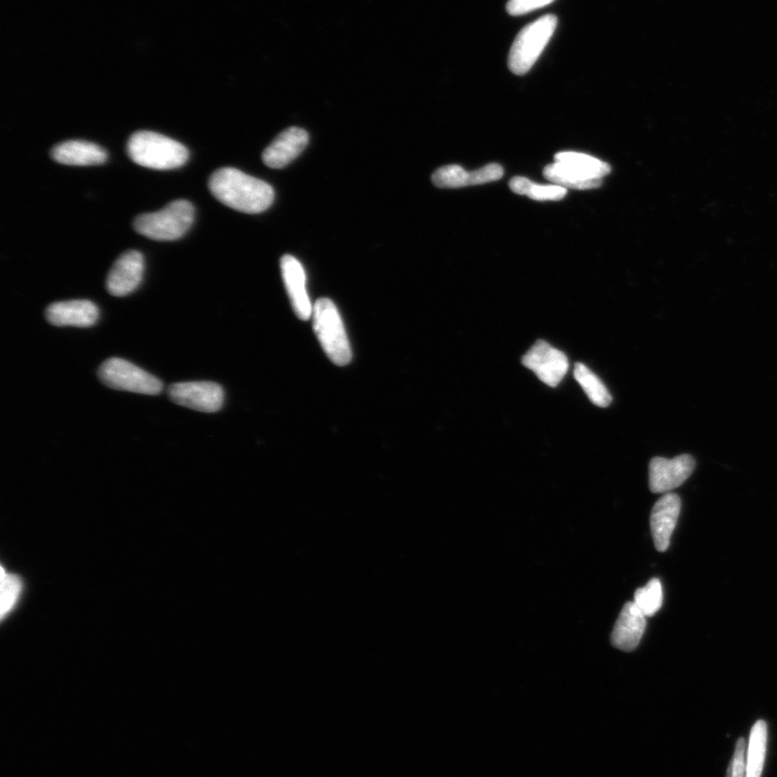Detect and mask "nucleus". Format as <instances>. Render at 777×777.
<instances>
[{
	"instance_id": "f257e3e1",
	"label": "nucleus",
	"mask_w": 777,
	"mask_h": 777,
	"mask_svg": "<svg viewBox=\"0 0 777 777\" xmlns=\"http://www.w3.org/2000/svg\"><path fill=\"white\" fill-rule=\"evenodd\" d=\"M209 188L226 207L247 214L262 213L275 200V190L269 184L234 168L215 171Z\"/></svg>"
},
{
	"instance_id": "f03ea898",
	"label": "nucleus",
	"mask_w": 777,
	"mask_h": 777,
	"mask_svg": "<svg viewBox=\"0 0 777 777\" xmlns=\"http://www.w3.org/2000/svg\"><path fill=\"white\" fill-rule=\"evenodd\" d=\"M127 152L136 165L153 170L177 169L184 166L189 158L184 145L168 136L151 131L132 134Z\"/></svg>"
},
{
	"instance_id": "7ed1b4c3",
	"label": "nucleus",
	"mask_w": 777,
	"mask_h": 777,
	"mask_svg": "<svg viewBox=\"0 0 777 777\" xmlns=\"http://www.w3.org/2000/svg\"><path fill=\"white\" fill-rule=\"evenodd\" d=\"M195 220V208L187 200H175L155 213L142 214L133 223L136 233L152 240L174 241L182 238Z\"/></svg>"
},
{
	"instance_id": "20e7f679",
	"label": "nucleus",
	"mask_w": 777,
	"mask_h": 777,
	"mask_svg": "<svg viewBox=\"0 0 777 777\" xmlns=\"http://www.w3.org/2000/svg\"><path fill=\"white\" fill-rule=\"evenodd\" d=\"M313 329L330 360L345 366L352 360V351L344 322L335 304L329 298H321L313 306Z\"/></svg>"
},
{
	"instance_id": "39448f33",
	"label": "nucleus",
	"mask_w": 777,
	"mask_h": 777,
	"mask_svg": "<svg viewBox=\"0 0 777 777\" xmlns=\"http://www.w3.org/2000/svg\"><path fill=\"white\" fill-rule=\"evenodd\" d=\"M558 20L553 15L541 17L528 24L517 35L509 54V68L518 76L527 74L550 43Z\"/></svg>"
},
{
	"instance_id": "423d86ee",
	"label": "nucleus",
	"mask_w": 777,
	"mask_h": 777,
	"mask_svg": "<svg viewBox=\"0 0 777 777\" xmlns=\"http://www.w3.org/2000/svg\"><path fill=\"white\" fill-rule=\"evenodd\" d=\"M98 376L106 387L146 395H159L163 390L161 380L119 358L108 359L99 368Z\"/></svg>"
},
{
	"instance_id": "0eeeda50",
	"label": "nucleus",
	"mask_w": 777,
	"mask_h": 777,
	"mask_svg": "<svg viewBox=\"0 0 777 777\" xmlns=\"http://www.w3.org/2000/svg\"><path fill=\"white\" fill-rule=\"evenodd\" d=\"M168 394L173 403L202 413L220 412L225 400L224 389L212 381L173 384Z\"/></svg>"
},
{
	"instance_id": "6e6552de",
	"label": "nucleus",
	"mask_w": 777,
	"mask_h": 777,
	"mask_svg": "<svg viewBox=\"0 0 777 777\" xmlns=\"http://www.w3.org/2000/svg\"><path fill=\"white\" fill-rule=\"evenodd\" d=\"M528 370L533 371L543 384L555 388L562 383L569 370L566 354L544 340L531 347L522 359Z\"/></svg>"
},
{
	"instance_id": "1a4fd4ad",
	"label": "nucleus",
	"mask_w": 777,
	"mask_h": 777,
	"mask_svg": "<svg viewBox=\"0 0 777 777\" xmlns=\"http://www.w3.org/2000/svg\"><path fill=\"white\" fill-rule=\"evenodd\" d=\"M695 469V460L690 455L673 459L653 458L649 465V487L652 493H670L683 485Z\"/></svg>"
},
{
	"instance_id": "9d476101",
	"label": "nucleus",
	"mask_w": 777,
	"mask_h": 777,
	"mask_svg": "<svg viewBox=\"0 0 777 777\" xmlns=\"http://www.w3.org/2000/svg\"><path fill=\"white\" fill-rule=\"evenodd\" d=\"M144 256L139 251L122 254L107 276L106 288L109 294L125 297L139 288L144 276Z\"/></svg>"
},
{
	"instance_id": "9b49d317",
	"label": "nucleus",
	"mask_w": 777,
	"mask_h": 777,
	"mask_svg": "<svg viewBox=\"0 0 777 777\" xmlns=\"http://www.w3.org/2000/svg\"><path fill=\"white\" fill-rule=\"evenodd\" d=\"M681 511V500L673 493L665 494L654 504L650 516L654 547L659 552L669 549Z\"/></svg>"
},
{
	"instance_id": "f8f14e48",
	"label": "nucleus",
	"mask_w": 777,
	"mask_h": 777,
	"mask_svg": "<svg viewBox=\"0 0 777 777\" xmlns=\"http://www.w3.org/2000/svg\"><path fill=\"white\" fill-rule=\"evenodd\" d=\"M285 289L296 316L304 321L311 318L313 306L306 288V272L301 263L291 255H284L280 261Z\"/></svg>"
},
{
	"instance_id": "ddd939ff",
	"label": "nucleus",
	"mask_w": 777,
	"mask_h": 777,
	"mask_svg": "<svg viewBox=\"0 0 777 777\" xmlns=\"http://www.w3.org/2000/svg\"><path fill=\"white\" fill-rule=\"evenodd\" d=\"M309 143V134L301 128H289L280 133L263 153L268 168L283 169L301 155Z\"/></svg>"
},
{
	"instance_id": "4468645a",
	"label": "nucleus",
	"mask_w": 777,
	"mask_h": 777,
	"mask_svg": "<svg viewBox=\"0 0 777 777\" xmlns=\"http://www.w3.org/2000/svg\"><path fill=\"white\" fill-rule=\"evenodd\" d=\"M503 176V169L497 163H490L479 170L468 172L460 166H445L436 170L432 182L438 188H461L496 182Z\"/></svg>"
},
{
	"instance_id": "2eb2a0df",
	"label": "nucleus",
	"mask_w": 777,
	"mask_h": 777,
	"mask_svg": "<svg viewBox=\"0 0 777 777\" xmlns=\"http://www.w3.org/2000/svg\"><path fill=\"white\" fill-rule=\"evenodd\" d=\"M635 603H626L611 634V645L625 652L634 651L642 640L647 620Z\"/></svg>"
},
{
	"instance_id": "dca6fc26",
	"label": "nucleus",
	"mask_w": 777,
	"mask_h": 777,
	"mask_svg": "<svg viewBox=\"0 0 777 777\" xmlns=\"http://www.w3.org/2000/svg\"><path fill=\"white\" fill-rule=\"evenodd\" d=\"M46 319L58 327H91L98 323L100 310L90 301H66L51 304L46 310Z\"/></svg>"
},
{
	"instance_id": "f3484780",
	"label": "nucleus",
	"mask_w": 777,
	"mask_h": 777,
	"mask_svg": "<svg viewBox=\"0 0 777 777\" xmlns=\"http://www.w3.org/2000/svg\"><path fill=\"white\" fill-rule=\"evenodd\" d=\"M51 158L64 166H100L107 160L101 146L86 141H67L52 148Z\"/></svg>"
},
{
	"instance_id": "a211bd4d",
	"label": "nucleus",
	"mask_w": 777,
	"mask_h": 777,
	"mask_svg": "<svg viewBox=\"0 0 777 777\" xmlns=\"http://www.w3.org/2000/svg\"><path fill=\"white\" fill-rule=\"evenodd\" d=\"M545 179L554 185L574 189H594L601 187L602 179H596L592 175L568 165V163L555 161L544 169Z\"/></svg>"
},
{
	"instance_id": "6ab92c4d",
	"label": "nucleus",
	"mask_w": 777,
	"mask_h": 777,
	"mask_svg": "<svg viewBox=\"0 0 777 777\" xmlns=\"http://www.w3.org/2000/svg\"><path fill=\"white\" fill-rule=\"evenodd\" d=\"M768 745V726L766 721L758 720L754 725L746 759V777H761L765 767Z\"/></svg>"
},
{
	"instance_id": "aec40b11",
	"label": "nucleus",
	"mask_w": 777,
	"mask_h": 777,
	"mask_svg": "<svg viewBox=\"0 0 777 777\" xmlns=\"http://www.w3.org/2000/svg\"><path fill=\"white\" fill-rule=\"evenodd\" d=\"M512 192L538 201H560L567 195V188L558 185H538L526 177L516 176L510 182Z\"/></svg>"
},
{
	"instance_id": "412c9836",
	"label": "nucleus",
	"mask_w": 777,
	"mask_h": 777,
	"mask_svg": "<svg viewBox=\"0 0 777 777\" xmlns=\"http://www.w3.org/2000/svg\"><path fill=\"white\" fill-rule=\"evenodd\" d=\"M578 384L582 387L590 401L598 407H607L612 402L609 393L603 381L595 375L588 366L577 363L574 372Z\"/></svg>"
},
{
	"instance_id": "4be33fe9",
	"label": "nucleus",
	"mask_w": 777,
	"mask_h": 777,
	"mask_svg": "<svg viewBox=\"0 0 777 777\" xmlns=\"http://www.w3.org/2000/svg\"><path fill=\"white\" fill-rule=\"evenodd\" d=\"M555 161L557 162H563L568 163V165L575 166L578 169L589 173L593 177H596V179H604L606 175H608L611 171L610 166L608 163L596 159L594 157H591L589 155L580 154V153H574V152H564V153H558L555 156Z\"/></svg>"
},
{
	"instance_id": "5701e85b",
	"label": "nucleus",
	"mask_w": 777,
	"mask_h": 777,
	"mask_svg": "<svg viewBox=\"0 0 777 777\" xmlns=\"http://www.w3.org/2000/svg\"><path fill=\"white\" fill-rule=\"evenodd\" d=\"M635 605L646 617H652L663 605V590L659 579H652L635 593Z\"/></svg>"
},
{
	"instance_id": "b1692460",
	"label": "nucleus",
	"mask_w": 777,
	"mask_h": 777,
	"mask_svg": "<svg viewBox=\"0 0 777 777\" xmlns=\"http://www.w3.org/2000/svg\"><path fill=\"white\" fill-rule=\"evenodd\" d=\"M23 591V582L17 575L2 570V618L3 620L18 605Z\"/></svg>"
},
{
	"instance_id": "393cba45",
	"label": "nucleus",
	"mask_w": 777,
	"mask_h": 777,
	"mask_svg": "<svg viewBox=\"0 0 777 777\" xmlns=\"http://www.w3.org/2000/svg\"><path fill=\"white\" fill-rule=\"evenodd\" d=\"M554 0H509L507 11L510 16L518 17L531 11L551 5Z\"/></svg>"
},
{
	"instance_id": "a878e982",
	"label": "nucleus",
	"mask_w": 777,
	"mask_h": 777,
	"mask_svg": "<svg viewBox=\"0 0 777 777\" xmlns=\"http://www.w3.org/2000/svg\"><path fill=\"white\" fill-rule=\"evenodd\" d=\"M746 742L740 738L736 742L735 752L726 777H746Z\"/></svg>"
}]
</instances>
